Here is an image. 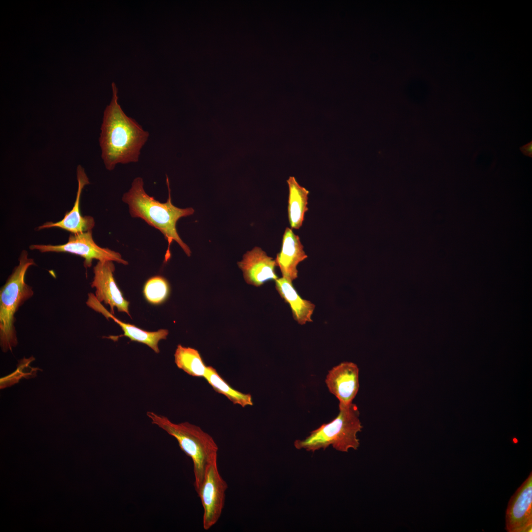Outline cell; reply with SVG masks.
Segmentation results:
<instances>
[{
	"instance_id": "obj_12",
	"label": "cell",
	"mask_w": 532,
	"mask_h": 532,
	"mask_svg": "<svg viewBox=\"0 0 532 532\" xmlns=\"http://www.w3.org/2000/svg\"><path fill=\"white\" fill-rule=\"evenodd\" d=\"M78 189L74 205L67 212L64 218L57 222H48L39 226L38 230L52 228H58L76 234L92 231L95 226V221L92 216H83L80 211V200L84 187L90 184L89 178L84 168L78 165L76 169Z\"/></svg>"
},
{
	"instance_id": "obj_20",
	"label": "cell",
	"mask_w": 532,
	"mask_h": 532,
	"mask_svg": "<svg viewBox=\"0 0 532 532\" xmlns=\"http://www.w3.org/2000/svg\"><path fill=\"white\" fill-rule=\"evenodd\" d=\"M521 152L525 156L532 157V141L523 145L520 148Z\"/></svg>"
},
{
	"instance_id": "obj_11",
	"label": "cell",
	"mask_w": 532,
	"mask_h": 532,
	"mask_svg": "<svg viewBox=\"0 0 532 532\" xmlns=\"http://www.w3.org/2000/svg\"><path fill=\"white\" fill-rule=\"evenodd\" d=\"M237 264L248 284L259 287L268 281L278 278L275 270V260L260 247H255L247 252Z\"/></svg>"
},
{
	"instance_id": "obj_3",
	"label": "cell",
	"mask_w": 532,
	"mask_h": 532,
	"mask_svg": "<svg viewBox=\"0 0 532 532\" xmlns=\"http://www.w3.org/2000/svg\"><path fill=\"white\" fill-rule=\"evenodd\" d=\"M153 424L174 437L181 450L192 460L196 492L200 488L207 471L217 461L218 447L212 437L200 427L185 422L175 424L166 417L148 411Z\"/></svg>"
},
{
	"instance_id": "obj_8",
	"label": "cell",
	"mask_w": 532,
	"mask_h": 532,
	"mask_svg": "<svg viewBox=\"0 0 532 532\" xmlns=\"http://www.w3.org/2000/svg\"><path fill=\"white\" fill-rule=\"evenodd\" d=\"M115 266L112 261L98 262L94 267V276L91 283L94 288L95 298L100 302L109 305L110 313L114 314V308L118 311L127 313L130 317L129 302L123 296L114 278Z\"/></svg>"
},
{
	"instance_id": "obj_13",
	"label": "cell",
	"mask_w": 532,
	"mask_h": 532,
	"mask_svg": "<svg viewBox=\"0 0 532 532\" xmlns=\"http://www.w3.org/2000/svg\"><path fill=\"white\" fill-rule=\"evenodd\" d=\"M307 258L299 236L293 230L286 228L282 238L280 252L275 260L282 277L293 282L298 277V264Z\"/></svg>"
},
{
	"instance_id": "obj_19",
	"label": "cell",
	"mask_w": 532,
	"mask_h": 532,
	"mask_svg": "<svg viewBox=\"0 0 532 532\" xmlns=\"http://www.w3.org/2000/svg\"><path fill=\"white\" fill-rule=\"evenodd\" d=\"M169 286L167 280L162 276H155L145 283L143 293L146 299L153 304L163 303L168 297Z\"/></svg>"
},
{
	"instance_id": "obj_18",
	"label": "cell",
	"mask_w": 532,
	"mask_h": 532,
	"mask_svg": "<svg viewBox=\"0 0 532 532\" xmlns=\"http://www.w3.org/2000/svg\"><path fill=\"white\" fill-rule=\"evenodd\" d=\"M204 377L215 392L226 396L233 404L243 407L253 405L250 394H244L233 389L213 367L207 366Z\"/></svg>"
},
{
	"instance_id": "obj_2",
	"label": "cell",
	"mask_w": 532,
	"mask_h": 532,
	"mask_svg": "<svg viewBox=\"0 0 532 532\" xmlns=\"http://www.w3.org/2000/svg\"><path fill=\"white\" fill-rule=\"evenodd\" d=\"M166 182L168 198L165 203L160 202L146 193L143 180L140 177L133 180L130 190L124 194L122 200L129 206L130 213L133 217L142 219L163 233L168 244L167 259L169 256V246L173 241L177 242L185 253L190 256L189 247L180 237L176 225L180 218L193 214L194 210L192 208H180L173 205L171 201L169 183L167 176Z\"/></svg>"
},
{
	"instance_id": "obj_1",
	"label": "cell",
	"mask_w": 532,
	"mask_h": 532,
	"mask_svg": "<svg viewBox=\"0 0 532 532\" xmlns=\"http://www.w3.org/2000/svg\"><path fill=\"white\" fill-rule=\"evenodd\" d=\"M112 97L105 108L99 138L101 158L105 168L113 170L118 164L136 163L149 134L122 110L118 100V88L112 83Z\"/></svg>"
},
{
	"instance_id": "obj_17",
	"label": "cell",
	"mask_w": 532,
	"mask_h": 532,
	"mask_svg": "<svg viewBox=\"0 0 532 532\" xmlns=\"http://www.w3.org/2000/svg\"><path fill=\"white\" fill-rule=\"evenodd\" d=\"M174 362L177 366L189 375L204 377L207 367L199 351L193 348L178 345L174 353Z\"/></svg>"
},
{
	"instance_id": "obj_6",
	"label": "cell",
	"mask_w": 532,
	"mask_h": 532,
	"mask_svg": "<svg viewBox=\"0 0 532 532\" xmlns=\"http://www.w3.org/2000/svg\"><path fill=\"white\" fill-rule=\"evenodd\" d=\"M30 249L41 253H68L79 256L84 259L83 264L85 268L92 266L93 260L99 262H116L125 265L128 264L127 261L122 259L119 253L98 246L93 238L92 231L72 233L68 241L63 244H32Z\"/></svg>"
},
{
	"instance_id": "obj_7",
	"label": "cell",
	"mask_w": 532,
	"mask_h": 532,
	"mask_svg": "<svg viewBox=\"0 0 532 532\" xmlns=\"http://www.w3.org/2000/svg\"><path fill=\"white\" fill-rule=\"evenodd\" d=\"M226 482L220 475L217 461L209 467L203 482L197 492L203 508V527L208 530L219 519L225 505Z\"/></svg>"
},
{
	"instance_id": "obj_5",
	"label": "cell",
	"mask_w": 532,
	"mask_h": 532,
	"mask_svg": "<svg viewBox=\"0 0 532 532\" xmlns=\"http://www.w3.org/2000/svg\"><path fill=\"white\" fill-rule=\"evenodd\" d=\"M35 264L28 257L27 251L21 252L16 266L0 290V344L6 352L18 344L15 327V315L19 307L31 298L34 292L25 281L28 268Z\"/></svg>"
},
{
	"instance_id": "obj_9",
	"label": "cell",
	"mask_w": 532,
	"mask_h": 532,
	"mask_svg": "<svg viewBox=\"0 0 532 532\" xmlns=\"http://www.w3.org/2000/svg\"><path fill=\"white\" fill-rule=\"evenodd\" d=\"M508 532L532 530V472L510 498L505 514Z\"/></svg>"
},
{
	"instance_id": "obj_10",
	"label": "cell",
	"mask_w": 532,
	"mask_h": 532,
	"mask_svg": "<svg viewBox=\"0 0 532 532\" xmlns=\"http://www.w3.org/2000/svg\"><path fill=\"white\" fill-rule=\"evenodd\" d=\"M359 372L357 365L348 362L341 363L329 371L325 383L339 403L352 402L359 389Z\"/></svg>"
},
{
	"instance_id": "obj_15",
	"label": "cell",
	"mask_w": 532,
	"mask_h": 532,
	"mask_svg": "<svg viewBox=\"0 0 532 532\" xmlns=\"http://www.w3.org/2000/svg\"><path fill=\"white\" fill-rule=\"evenodd\" d=\"M275 288L280 297L289 304L294 319L301 325L311 322L315 305L303 299L295 289L292 282L283 278L275 280Z\"/></svg>"
},
{
	"instance_id": "obj_14",
	"label": "cell",
	"mask_w": 532,
	"mask_h": 532,
	"mask_svg": "<svg viewBox=\"0 0 532 532\" xmlns=\"http://www.w3.org/2000/svg\"><path fill=\"white\" fill-rule=\"evenodd\" d=\"M89 298L86 302L90 308L97 312L101 313L107 318L112 319L122 328L124 336L129 337L131 341H136L146 344L151 348L155 353H159V342L162 339H166L168 331L165 329L159 330L156 332H148L143 330L134 325L124 323L109 312L101 304L92 294H89Z\"/></svg>"
},
{
	"instance_id": "obj_16",
	"label": "cell",
	"mask_w": 532,
	"mask_h": 532,
	"mask_svg": "<svg viewBox=\"0 0 532 532\" xmlns=\"http://www.w3.org/2000/svg\"><path fill=\"white\" fill-rule=\"evenodd\" d=\"M289 187L288 216L292 228L299 229L302 225L305 212L308 210L309 191L300 186L294 176L287 180Z\"/></svg>"
},
{
	"instance_id": "obj_4",
	"label": "cell",
	"mask_w": 532,
	"mask_h": 532,
	"mask_svg": "<svg viewBox=\"0 0 532 532\" xmlns=\"http://www.w3.org/2000/svg\"><path fill=\"white\" fill-rule=\"evenodd\" d=\"M359 416L356 404L339 403V413L334 419L312 431L305 439L295 440L294 446L312 452L330 445L343 452L357 450L360 445L357 434L363 428Z\"/></svg>"
}]
</instances>
